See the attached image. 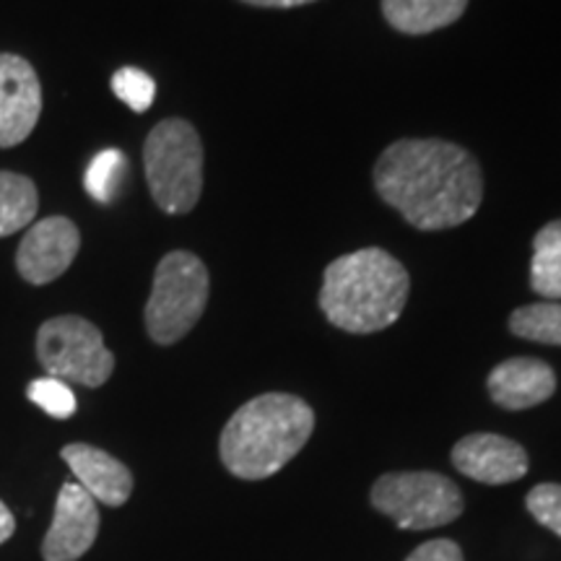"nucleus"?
Wrapping results in <instances>:
<instances>
[{
    "label": "nucleus",
    "instance_id": "17",
    "mask_svg": "<svg viewBox=\"0 0 561 561\" xmlns=\"http://www.w3.org/2000/svg\"><path fill=\"white\" fill-rule=\"evenodd\" d=\"M510 331L517 339L561 346V301H536L510 314Z\"/></svg>",
    "mask_w": 561,
    "mask_h": 561
},
{
    "label": "nucleus",
    "instance_id": "1",
    "mask_svg": "<svg viewBox=\"0 0 561 561\" xmlns=\"http://www.w3.org/2000/svg\"><path fill=\"white\" fill-rule=\"evenodd\" d=\"M375 191L421 231L453 229L473 219L483 174L471 151L442 138H401L375 164Z\"/></svg>",
    "mask_w": 561,
    "mask_h": 561
},
{
    "label": "nucleus",
    "instance_id": "7",
    "mask_svg": "<svg viewBox=\"0 0 561 561\" xmlns=\"http://www.w3.org/2000/svg\"><path fill=\"white\" fill-rule=\"evenodd\" d=\"M37 359L47 377L102 388L115 371V356L104 346L100 328L76 314L47 320L37 333Z\"/></svg>",
    "mask_w": 561,
    "mask_h": 561
},
{
    "label": "nucleus",
    "instance_id": "24",
    "mask_svg": "<svg viewBox=\"0 0 561 561\" xmlns=\"http://www.w3.org/2000/svg\"><path fill=\"white\" fill-rule=\"evenodd\" d=\"M13 530H16V520H13L11 510L0 502V543L9 541V538L13 536Z\"/></svg>",
    "mask_w": 561,
    "mask_h": 561
},
{
    "label": "nucleus",
    "instance_id": "9",
    "mask_svg": "<svg viewBox=\"0 0 561 561\" xmlns=\"http://www.w3.org/2000/svg\"><path fill=\"white\" fill-rule=\"evenodd\" d=\"M42 115L37 73L21 55L0 53V149L30 138Z\"/></svg>",
    "mask_w": 561,
    "mask_h": 561
},
{
    "label": "nucleus",
    "instance_id": "20",
    "mask_svg": "<svg viewBox=\"0 0 561 561\" xmlns=\"http://www.w3.org/2000/svg\"><path fill=\"white\" fill-rule=\"evenodd\" d=\"M112 91L133 112H146L153 104V96H157V83L146 70L128 66L112 76Z\"/></svg>",
    "mask_w": 561,
    "mask_h": 561
},
{
    "label": "nucleus",
    "instance_id": "10",
    "mask_svg": "<svg viewBox=\"0 0 561 561\" xmlns=\"http://www.w3.org/2000/svg\"><path fill=\"white\" fill-rule=\"evenodd\" d=\"M100 536V510L79 483H62L53 525L42 543L45 561H79Z\"/></svg>",
    "mask_w": 561,
    "mask_h": 561
},
{
    "label": "nucleus",
    "instance_id": "2",
    "mask_svg": "<svg viewBox=\"0 0 561 561\" xmlns=\"http://www.w3.org/2000/svg\"><path fill=\"white\" fill-rule=\"evenodd\" d=\"M411 278L388 250L364 248L335 257L325 268L320 310L346 333L367 335L390 328L409 301Z\"/></svg>",
    "mask_w": 561,
    "mask_h": 561
},
{
    "label": "nucleus",
    "instance_id": "23",
    "mask_svg": "<svg viewBox=\"0 0 561 561\" xmlns=\"http://www.w3.org/2000/svg\"><path fill=\"white\" fill-rule=\"evenodd\" d=\"M248 5H257V9H297V5L314 3V0H242Z\"/></svg>",
    "mask_w": 561,
    "mask_h": 561
},
{
    "label": "nucleus",
    "instance_id": "15",
    "mask_svg": "<svg viewBox=\"0 0 561 561\" xmlns=\"http://www.w3.org/2000/svg\"><path fill=\"white\" fill-rule=\"evenodd\" d=\"M530 289L543 299L561 301V219L546 224L533 240Z\"/></svg>",
    "mask_w": 561,
    "mask_h": 561
},
{
    "label": "nucleus",
    "instance_id": "4",
    "mask_svg": "<svg viewBox=\"0 0 561 561\" xmlns=\"http://www.w3.org/2000/svg\"><path fill=\"white\" fill-rule=\"evenodd\" d=\"M149 191L164 214H191L203 193V144L187 121H161L144 146Z\"/></svg>",
    "mask_w": 561,
    "mask_h": 561
},
{
    "label": "nucleus",
    "instance_id": "19",
    "mask_svg": "<svg viewBox=\"0 0 561 561\" xmlns=\"http://www.w3.org/2000/svg\"><path fill=\"white\" fill-rule=\"evenodd\" d=\"M26 396L34 405L42 411L50 413L53 419H70L76 413V396L68 388V382L58 380V377H39L32 380L26 388Z\"/></svg>",
    "mask_w": 561,
    "mask_h": 561
},
{
    "label": "nucleus",
    "instance_id": "14",
    "mask_svg": "<svg viewBox=\"0 0 561 561\" xmlns=\"http://www.w3.org/2000/svg\"><path fill=\"white\" fill-rule=\"evenodd\" d=\"M468 0H382V13L401 34H432L458 21Z\"/></svg>",
    "mask_w": 561,
    "mask_h": 561
},
{
    "label": "nucleus",
    "instance_id": "16",
    "mask_svg": "<svg viewBox=\"0 0 561 561\" xmlns=\"http://www.w3.org/2000/svg\"><path fill=\"white\" fill-rule=\"evenodd\" d=\"M37 187L16 172H0V237L16 234L37 216Z\"/></svg>",
    "mask_w": 561,
    "mask_h": 561
},
{
    "label": "nucleus",
    "instance_id": "13",
    "mask_svg": "<svg viewBox=\"0 0 561 561\" xmlns=\"http://www.w3.org/2000/svg\"><path fill=\"white\" fill-rule=\"evenodd\" d=\"M62 460L68 462V468L79 481V486L87 491L94 502L107 504V507H121L130 500L133 491V476L128 466L117 458H112L110 453L100 450V447L76 445L62 447Z\"/></svg>",
    "mask_w": 561,
    "mask_h": 561
},
{
    "label": "nucleus",
    "instance_id": "8",
    "mask_svg": "<svg viewBox=\"0 0 561 561\" xmlns=\"http://www.w3.org/2000/svg\"><path fill=\"white\" fill-rule=\"evenodd\" d=\"M81 248L79 227L66 216L42 219L26 231L19 244L16 268L34 286L53 284L70 268Z\"/></svg>",
    "mask_w": 561,
    "mask_h": 561
},
{
    "label": "nucleus",
    "instance_id": "6",
    "mask_svg": "<svg viewBox=\"0 0 561 561\" xmlns=\"http://www.w3.org/2000/svg\"><path fill=\"white\" fill-rule=\"evenodd\" d=\"M371 504L403 530H432L462 515L458 483L442 473H385L371 486Z\"/></svg>",
    "mask_w": 561,
    "mask_h": 561
},
{
    "label": "nucleus",
    "instance_id": "21",
    "mask_svg": "<svg viewBox=\"0 0 561 561\" xmlns=\"http://www.w3.org/2000/svg\"><path fill=\"white\" fill-rule=\"evenodd\" d=\"M525 507L543 528L561 538V483H538L536 489H530Z\"/></svg>",
    "mask_w": 561,
    "mask_h": 561
},
{
    "label": "nucleus",
    "instance_id": "12",
    "mask_svg": "<svg viewBox=\"0 0 561 561\" xmlns=\"http://www.w3.org/2000/svg\"><path fill=\"white\" fill-rule=\"evenodd\" d=\"M489 396L500 409L525 411L541 405L557 392V375L549 364L530 356H515L496 364L486 380Z\"/></svg>",
    "mask_w": 561,
    "mask_h": 561
},
{
    "label": "nucleus",
    "instance_id": "22",
    "mask_svg": "<svg viewBox=\"0 0 561 561\" xmlns=\"http://www.w3.org/2000/svg\"><path fill=\"white\" fill-rule=\"evenodd\" d=\"M405 561H462V551L455 541L439 538V541L421 543Z\"/></svg>",
    "mask_w": 561,
    "mask_h": 561
},
{
    "label": "nucleus",
    "instance_id": "18",
    "mask_svg": "<svg viewBox=\"0 0 561 561\" xmlns=\"http://www.w3.org/2000/svg\"><path fill=\"white\" fill-rule=\"evenodd\" d=\"M128 172V161H125V153L117 149H107L96 153L94 161L89 164L87 178H83V185H87V193L96 203H110L115 198L117 187Z\"/></svg>",
    "mask_w": 561,
    "mask_h": 561
},
{
    "label": "nucleus",
    "instance_id": "11",
    "mask_svg": "<svg viewBox=\"0 0 561 561\" xmlns=\"http://www.w3.org/2000/svg\"><path fill=\"white\" fill-rule=\"evenodd\" d=\"M453 466L468 479L500 486L528 473V453L502 434H468L453 447Z\"/></svg>",
    "mask_w": 561,
    "mask_h": 561
},
{
    "label": "nucleus",
    "instance_id": "3",
    "mask_svg": "<svg viewBox=\"0 0 561 561\" xmlns=\"http://www.w3.org/2000/svg\"><path fill=\"white\" fill-rule=\"evenodd\" d=\"M314 413L289 392L252 398L227 421L219 453L227 471L244 481L276 476L312 437Z\"/></svg>",
    "mask_w": 561,
    "mask_h": 561
},
{
    "label": "nucleus",
    "instance_id": "5",
    "mask_svg": "<svg viewBox=\"0 0 561 561\" xmlns=\"http://www.w3.org/2000/svg\"><path fill=\"white\" fill-rule=\"evenodd\" d=\"M210 294L208 271L198 255L174 250L161 257L153 289L146 301V331L159 346H172L193 331L206 312Z\"/></svg>",
    "mask_w": 561,
    "mask_h": 561
}]
</instances>
